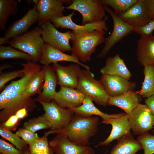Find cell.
Instances as JSON below:
<instances>
[{"label":"cell","instance_id":"obj_1","mask_svg":"<svg viewBox=\"0 0 154 154\" xmlns=\"http://www.w3.org/2000/svg\"><path fill=\"white\" fill-rule=\"evenodd\" d=\"M99 120L98 116L84 117L74 114L67 126L58 129H50L44 135L47 136L50 134H61L77 145L87 146L90 138L94 136L98 131Z\"/></svg>","mask_w":154,"mask_h":154},{"label":"cell","instance_id":"obj_2","mask_svg":"<svg viewBox=\"0 0 154 154\" xmlns=\"http://www.w3.org/2000/svg\"><path fill=\"white\" fill-rule=\"evenodd\" d=\"M72 32L71 55L82 62L90 61L96 47L104 42L106 31L103 30H96L79 35Z\"/></svg>","mask_w":154,"mask_h":154},{"label":"cell","instance_id":"obj_3","mask_svg":"<svg viewBox=\"0 0 154 154\" xmlns=\"http://www.w3.org/2000/svg\"><path fill=\"white\" fill-rule=\"evenodd\" d=\"M42 29L37 27L21 35L13 38L9 44L10 46L30 55L33 62L39 61L45 42L41 36Z\"/></svg>","mask_w":154,"mask_h":154},{"label":"cell","instance_id":"obj_4","mask_svg":"<svg viewBox=\"0 0 154 154\" xmlns=\"http://www.w3.org/2000/svg\"><path fill=\"white\" fill-rule=\"evenodd\" d=\"M94 77V74L89 70H82L76 89L86 96H90L97 104L106 106L110 96L100 81L95 79Z\"/></svg>","mask_w":154,"mask_h":154},{"label":"cell","instance_id":"obj_5","mask_svg":"<svg viewBox=\"0 0 154 154\" xmlns=\"http://www.w3.org/2000/svg\"><path fill=\"white\" fill-rule=\"evenodd\" d=\"M23 90L8 94L4 101L0 103V109L1 110L0 112V123L5 121L22 108H26L28 112H31L37 108L35 99L24 96Z\"/></svg>","mask_w":154,"mask_h":154},{"label":"cell","instance_id":"obj_6","mask_svg":"<svg viewBox=\"0 0 154 154\" xmlns=\"http://www.w3.org/2000/svg\"><path fill=\"white\" fill-rule=\"evenodd\" d=\"M65 9L80 13L82 25L100 22L106 17V11L100 0H73Z\"/></svg>","mask_w":154,"mask_h":154},{"label":"cell","instance_id":"obj_7","mask_svg":"<svg viewBox=\"0 0 154 154\" xmlns=\"http://www.w3.org/2000/svg\"><path fill=\"white\" fill-rule=\"evenodd\" d=\"M103 5L105 11L110 15L112 18L113 28L110 35L105 38L104 45L102 50L96 56L99 58L104 57L116 44L133 32L134 27L124 22L108 6Z\"/></svg>","mask_w":154,"mask_h":154},{"label":"cell","instance_id":"obj_8","mask_svg":"<svg viewBox=\"0 0 154 154\" xmlns=\"http://www.w3.org/2000/svg\"><path fill=\"white\" fill-rule=\"evenodd\" d=\"M37 101L43 107L44 111V114L51 125L50 130H55L66 127L70 124L74 115L68 109L59 106L53 100L49 102Z\"/></svg>","mask_w":154,"mask_h":154},{"label":"cell","instance_id":"obj_9","mask_svg":"<svg viewBox=\"0 0 154 154\" xmlns=\"http://www.w3.org/2000/svg\"><path fill=\"white\" fill-rule=\"evenodd\" d=\"M75 14L74 11L67 15L56 17L50 21L56 28L70 29L76 35L91 33L96 30H103L106 32L108 31V28L106 25L108 17H106L99 22L80 25L75 23L72 20V17Z\"/></svg>","mask_w":154,"mask_h":154},{"label":"cell","instance_id":"obj_10","mask_svg":"<svg viewBox=\"0 0 154 154\" xmlns=\"http://www.w3.org/2000/svg\"><path fill=\"white\" fill-rule=\"evenodd\" d=\"M128 116L134 135H140L147 133L154 125V116L145 104H139Z\"/></svg>","mask_w":154,"mask_h":154},{"label":"cell","instance_id":"obj_11","mask_svg":"<svg viewBox=\"0 0 154 154\" xmlns=\"http://www.w3.org/2000/svg\"><path fill=\"white\" fill-rule=\"evenodd\" d=\"M42 37L45 43L64 52H71L70 40L72 38V31L61 33L49 21L40 26Z\"/></svg>","mask_w":154,"mask_h":154},{"label":"cell","instance_id":"obj_12","mask_svg":"<svg viewBox=\"0 0 154 154\" xmlns=\"http://www.w3.org/2000/svg\"><path fill=\"white\" fill-rule=\"evenodd\" d=\"M72 0H39L36 5L38 13V22L41 26L52 19L64 16V3H70Z\"/></svg>","mask_w":154,"mask_h":154},{"label":"cell","instance_id":"obj_13","mask_svg":"<svg viewBox=\"0 0 154 154\" xmlns=\"http://www.w3.org/2000/svg\"><path fill=\"white\" fill-rule=\"evenodd\" d=\"M49 147L54 154H95V152L91 147L81 146L71 142L63 135L57 134L48 141Z\"/></svg>","mask_w":154,"mask_h":154},{"label":"cell","instance_id":"obj_14","mask_svg":"<svg viewBox=\"0 0 154 154\" xmlns=\"http://www.w3.org/2000/svg\"><path fill=\"white\" fill-rule=\"evenodd\" d=\"M100 81L110 97L119 96L133 90L136 85L134 82L115 75L102 74Z\"/></svg>","mask_w":154,"mask_h":154},{"label":"cell","instance_id":"obj_15","mask_svg":"<svg viewBox=\"0 0 154 154\" xmlns=\"http://www.w3.org/2000/svg\"><path fill=\"white\" fill-rule=\"evenodd\" d=\"M80 65L71 64L63 66L58 63L53 64L57 78V84L60 86L76 89L81 72Z\"/></svg>","mask_w":154,"mask_h":154},{"label":"cell","instance_id":"obj_16","mask_svg":"<svg viewBox=\"0 0 154 154\" xmlns=\"http://www.w3.org/2000/svg\"><path fill=\"white\" fill-rule=\"evenodd\" d=\"M38 13L36 5L30 9L20 19L13 22L5 33L3 37L12 38L27 32L28 29L38 21Z\"/></svg>","mask_w":154,"mask_h":154},{"label":"cell","instance_id":"obj_17","mask_svg":"<svg viewBox=\"0 0 154 154\" xmlns=\"http://www.w3.org/2000/svg\"><path fill=\"white\" fill-rule=\"evenodd\" d=\"M101 123L111 125L112 127L110 134L104 140L100 141L98 146H107L114 140H118L123 136L131 133L128 114L124 113L117 118L102 121Z\"/></svg>","mask_w":154,"mask_h":154},{"label":"cell","instance_id":"obj_18","mask_svg":"<svg viewBox=\"0 0 154 154\" xmlns=\"http://www.w3.org/2000/svg\"><path fill=\"white\" fill-rule=\"evenodd\" d=\"M86 96L76 89L60 86L52 100L60 107L65 109L76 108L82 104Z\"/></svg>","mask_w":154,"mask_h":154},{"label":"cell","instance_id":"obj_19","mask_svg":"<svg viewBox=\"0 0 154 154\" xmlns=\"http://www.w3.org/2000/svg\"><path fill=\"white\" fill-rule=\"evenodd\" d=\"M23 66V76L17 80L13 81L5 86L0 94V103L4 100L7 94L11 92L23 90L32 75L41 69V67L38 64L28 61L26 63H19Z\"/></svg>","mask_w":154,"mask_h":154},{"label":"cell","instance_id":"obj_20","mask_svg":"<svg viewBox=\"0 0 154 154\" xmlns=\"http://www.w3.org/2000/svg\"><path fill=\"white\" fill-rule=\"evenodd\" d=\"M119 17L125 23L134 27L143 26L150 21L144 0H138L135 4Z\"/></svg>","mask_w":154,"mask_h":154},{"label":"cell","instance_id":"obj_21","mask_svg":"<svg viewBox=\"0 0 154 154\" xmlns=\"http://www.w3.org/2000/svg\"><path fill=\"white\" fill-rule=\"evenodd\" d=\"M60 61L71 62L81 65L85 69L89 70L87 65L81 63L76 57L65 54L51 45L44 43L42 48V54L39 62L44 65L56 64Z\"/></svg>","mask_w":154,"mask_h":154},{"label":"cell","instance_id":"obj_22","mask_svg":"<svg viewBox=\"0 0 154 154\" xmlns=\"http://www.w3.org/2000/svg\"><path fill=\"white\" fill-rule=\"evenodd\" d=\"M41 69L44 74V83L42 91L35 100L36 101L49 102L53 99L56 92V88L58 84L57 77L53 66L44 65Z\"/></svg>","mask_w":154,"mask_h":154},{"label":"cell","instance_id":"obj_23","mask_svg":"<svg viewBox=\"0 0 154 154\" xmlns=\"http://www.w3.org/2000/svg\"><path fill=\"white\" fill-rule=\"evenodd\" d=\"M137 44L136 56L140 64L154 67V35L141 37Z\"/></svg>","mask_w":154,"mask_h":154},{"label":"cell","instance_id":"obj_24","mask_svg":"<svg viewBox=\"0 0 154 154\" xmlns=\"http://www.w3.org/2000/svg\"><path fill=\"white\" fill-rule=\"evenodd\" d=\"M141 98L138 92L129 91L119 96L110 97L108 105L119 107L129 114L140 104Z\"/></svg>","mask_w":154,"mask_h":154},{"label":"cell","instance_id":"obj_25","mask_svg":"<svg viewBox=\"0 0 154 154\" xmlns=\"http://www.w3.org/2000/svg\"><path fill=\"white\" fill-rule=\"evenodd\" d=\"M92 99L89 96H86L82 104L76 108L68 109L78 116L84 117H89L93 116H100L103 121L112 118H117L124 113L109 114L104 113L97 108L94 104Z\"/></svg>","mask_w":154,"mask_h":154},{"label":"cell","instance_id":"obj_26","mask_svg":"<svg viewBox=\"0 0 154 154\" xmlns=\"http://www.w3.org/2000/svg\"><path fill=\"white\" fill-rule=\"evenodd\" d=\"M100 72L102 74L119 76L128 80L131 76L130 71L118 54L106 59L105 65L100 69Z\"/></svg>","mask_w":154,"mask_h":154},{"label":"cell","instance_id":"obj_27","mask_svg":"<svg viewBox=\"0 0 154 154\" xmlns=\"http://www.w3.org/2000/svg\"><path fill=\"white\" fill-rule=\"evenodd\" d=\"M109 154H135L143 149L140 142L135 139L131 134L125 135L118 139Z\"/></svg>","mask_w":154,"mask_h":154},{"label":"cell","instance_id":"obj_28","mask_svg":"<svg viewBox=\"0 0 154 154\" xmlns=\"http://www.w3.org/2000/svg\"><path fill=\"white\" fill-rule=\"evenodd\" d=\"M44 81V74L41 70L35 72L25 85L23 92V96L27 97L39 94L41 92Z\"/></svg>","mask_w":154,"mask_h":154},{"label":"cell","instance_id":"obj_29","mask_svg":"<svg viewBox=\"0 0 154 154\" xmlns=\"http://www.w3.org/2000/svg\"><path fill=\"white\" fill-rule=\"evenodd\" d=\"M20 0H0V29L4 30L7 20L11 15L18 11V5Z\"/></svg>","mask_w":154,"mask_h":154},{"label":"cell","instance_id":"obj_30","mask_svg":"<svg viewBox=\"0 0 154 154\" xmlns=\"http://www.w3.org/2000/svg\"><path fill=\"white\" fill-rule=\"evenodd\" d=\"M144 80L141 89L138 92L141 97L147 98L154 94V67L144 66Z\"/></svg>","mask_w":154,"mask_h":154},{"label":"cell","instance_id":"obj_31","mask_svg":"<svg viewBox=\"0 0 154 154\" xmlns=\"http://www.w3.org/2000/svg\"><path fill=\"white\" fill-rule=\"evenodd\" d=\"M138 0H100L103 5L110 6L119 16L135 4Z\"/></svg>","mask_w":154,"mask_h":154},{"label":"cell","instance_id":"obj_32","mask_svg":"<svg viewBox=\"0 0 154 154\" xmlns=\"http://www.w3.org/2000/svg\"><path fill=\"white\" fill-rule=\"evenodd\" d=\"M0 58L1 60L20 59L27 62L32 61V58L30 55L11 46H0Z\"/></svg>","mask_w":154,"mask_h":154},{"label":"cell","instance_id":"obj_33","mask_svg":"<svg viewBox=\"0 0 154 154\" xmlns=\"http://www.w3.org/2000/svg\"><path fill=\"white\" fill-rule=\"evenodd\" d=\"M23 127L35 133L40 130L51 129V126L43 114L25 121L23 124Z\"/></svg>","mask_w":154,"mask_h":154},{"label":"cell","instance_id":"obj_34","mask_svg":"<svg viewBox=\"0 0 154 154\" xmlns=\"http://www.w3.org/2000/svg\"><path fill=\"white\" fill-rule=\"evenodd\" d=\"M0 135L20 151L24 152L28 149L27 144L16 133H13L10 130L0 127Z\"/></svg>","mask_w":154,"mask_h":154},{"label":"cell","instance_id":"obj_35","mask_svg":"<svg viewBox=\"0 0 154 154\" xmlns=\"http://www.w3.org/2000/svg\"><path fill=\"white\" fill-rule=\"evenodd\" d=\"M29 149L31 154L49 152L50 147L47 136L44 135L42 137H39L29 145Z\"/></svg>","mask_w":154,"mask_h":154},{"label":"cell","instance_id":"obj_36","mask_svg":"<svg viewBox=\"0 0 154 154\" xmlns=\"http://www.w3.org/2000/svg\"><path fill=\"white\" fill-rule=\"evenodd\" d=\"M137 139L141 143L144 150V154L154 153V135L147 132L139 135Z\"/></svg>","mask_w":154,"mask_h":154},{"label":"cell","instance_id":"obj_37","mask_svg":"<svg viewBox=\"0 0 154 154\" xmlns=\"http://www.w3.org/2000/svg\"><path fill=\"white\" fill-rule=\"evenodd\" d=\"M24 75L22 69L0 73V91L4 89L5 85L7 82L16 78L22 77Z\"/></svg>","mask_w":154,"mask_h":154},{"label":"cell","instance_id":"obj_38","mask_svg":"<svg viewBox=\"0 0 154 154\" xmlns=\"http://www.w3.org/2000/svg\"><path fill=\"white\" fill-rule=\"evenodd\" d=\"M15 133L29 145L39 138L37 133L23 127L19 128Z\"/></svg>","mask_w":154,"mask_h":154},{"label":"cell","instance_id":"obj_39","mask_svg":"<svg viewBox=\"0 0 154 154\" xmlns=\"http://www.w3.org/2000/svg\"><path fill=\"white\" fill-rule=\"evenodd\" d=\"M154 30V20L151 21L146 25L142 26H135L133 32L140 35L141 37H146L151 35Z\"/></svg>","mask_w":154,"mask_h":154},{"label":"cell","instance_id":"obj_40","mask_svg":"<svg viewBox=\"0 0 154 154\" xmlns=\"http://www.w3.org/2000/svg\"><path fill=\"white\" fill-rule=\"evenodd\" d=\"M0 152L1 154H24V152L15 148L2 139H0Z\"/></svg>","mask_w":154,"mask_h":154},{"label":"cell","instance_id":"obj_41","mask_svg":"<svg viewBox=\"0 0 154 154\" xmlns=\"http://www.w3.org/2000/svg\"><path fill=\"white\" fill-rule=\"evenodd\" d=\"M20 120L15 114L12 115L5 121L0 123V127L11 131H15L19 125Z\"/></svg>","mask_w":154,"mask_h":154},{"label":"cell","instance_id":"obj_42","mask_svg":"<svg viewBox=\"0 0 154 154\" xmlns=\"http://www.w3.org/2000/svg\"><path fill=\"white\" fill-rule=\"evenodd\" d=\"M149 20H154V0H144Z\"/></svg>","mask_w":154,"mask_h":154},{"label":"cell","instance_id":"obj_43","mask_svg":"<svg viewBox=\"0 0 154 154\" xmlns=\"http://www.w3.org/2000/svg\"><path fill=\"white\" fill-rule=\"evenodd\" d=\"M145 104L150 110L154 116V94L147 98L145 100Z\"/></svg>","mask_w":154,"mask_h":154},{"label":"cell","instance_id":"obj_44","mask_svg":"<svg viewBox=\"0 0 154 154\" xmlns=\"http://www.w3.org/2000/svg\"><path fill=\"white\" fill-rule=\"evenodd\" d=\"M28 112L27 109L24 108L17 111L15 115L20 119L27 116L28 115Z\"/></svg>","mask_w":154,"mask_h":154},{"label":"cell","instance_id":"obj_45","mask_svg":"<svg viewBox=\"0 0 154 154\" xmlns=\"http://www.w3.org/2000/svg\"><path fill=\"white\" fill-rule=\"evenodd\" d=\"M9 38L4 37H0V45L7 43H9Z\"/></svg>","mask_w":154,"mask_h":154},{"label":"cell","instance_id":"obj_46","mask_svg":"<svg viewBox=\"0 0 154 154\" xmlns=\"http://www.w3.org/2000/svg\"><path fill=\"white\" fill-rule=\"evenodd\" d=\"M12 66H11V65L8 64H5L3 65H2L0 66V72H1V71L3 70L9 68V67H12Z\"/></svg>","mask_w":154,"mask_h":154},{"label":"cell","instance_id":"obj_47","mask_svg":"<svg viewBox=\"0 0 154 154\" xmlns=\"http://www.w3.org/2000/svg\"><path fill=\"white\" fill-rule=\"evenodd\" d=\"M24 154H31L29 149H27L24 151Z\"/></svg>","mask_w":154,"mask_h":154},{"label":"cell","instance_id":"obj_48","mask_svg":"<svg viewBox=\"0 0 154 154\" xmlns=\"http://www.w3.org/2000/svg\"><path fill=\"white\" fill-rule=\"evenodd\" d=\"M49 152H50V151L49 152L39 153H35L33 154H49Z\"/></svg>","mask_w":154,"mask_h":154},{"label":"cell","instance_id":"obj_49","mask_svg":"<svg viewBox=\"0 0 154 154\" xmlns=\"http://www.w3.org/2000/svg\"><path fill=\"white\" fill-rule=\"evenodd\" d=\"M49 154H54V153L53 152V151L52 149L50 147Z\"/></svg>","mask_w":154,"mask_h":154},{"label":"cell","instance_id":"obj_50","mask_svg":"<svg viewBox=\"0 0 154 154\" xmlns=\"http://www.w3.org/2000/svg\"><path fill=\"white\" fill-rule=\"evenodd\" d=\"M153 133H154V127H153Z\"/></svg>","mask_w":154,"mask_h":154},{"label":"cell","instance_id":"obj_51","mask_svg":"<svg viewBox=\"0 0 154 154\" xmlns=\"http://www.w3.org/2000/svg\"><path fill=\"white\" fill-rule=\"evenodd\" d=\"M0 154H1L0 153Z\"/></svg>","mask_w":154,"mask_h":154}]
</instances>
